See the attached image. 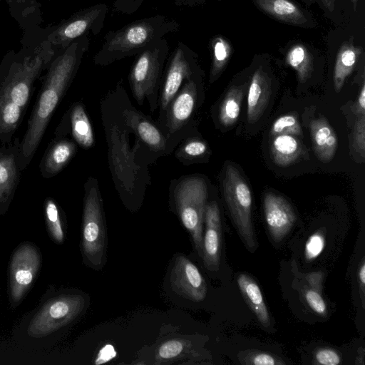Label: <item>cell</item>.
<instances>
[{"mask_svg":"<svg viewBox=\"0 0 365 365\" xmlns=\"http://www.w3.org/2000/svg\"><path fill=\"white\" fill-rule=\"evenodd\" d=\"M90 46L88 35L73 41L49 64L26 133L20 140L19 163L25 170L42 140L48 123L73 78L85 53Z\"/></svg>","mask_w":365,"mask_h":365,"instance_id":"1","label":"cell"},{"mask_svg":"<svg viewBox=\"0 0 365 365\" xmlns=\"http://www.w3.org/2000/svg\"><path fill=\"white\" fill-rule=\"evenodd\" d=\"M44 42L33 53L15 58L0 67V142L6 144L21 124L34 83L52 61L53 51Z\"/></svg>","mask_w":365,"mask_h":365,"instance_id":"2","label":"cell"},{"mask_svg":"<svg viewBox=\"0 0 365 365\" xmlns=\"http://www.w3.org/2000/svg\"><path fill=\"white\" fill-rule=\"evenodd\" d=\"M179 29L178 21L163 15L135 20L106 34L101 47L94 56V63L106 66L126 57L137 56L166 35Z\"/></svg>","mask_w":365,"mask_h":365,"instance_id":"3","label":"cell"},{"mask_svg":"<svg viewBox=\"0 0 365 365\" xmlns=\"http://www.w3.org/2000/svg\"><path fill=\"white\" fill-rule=\"evenodd\" d=\"M107 237L102 202L98 189L87 190L84 200L81 252L83 261L94 269H101L106 260Z\"/></svg>","mask_w":365,"mask_h":365,"instance_id":"4","label":"cell"},{"mask_svg":"<svg viewBox=\"0 0 365 365\" xmlns=\"http://www.w3.org/2000/svg\"><path fill=\"white\" fill-rule=\"evenodd\" d=\"M80 294H61L43 302L31 318L27 333L34 338L51 335L76 319L85 307Z\"/></svg>","mask_w":365,"mask_h":365,"instance_id":"5","label":"cell"},{"mask_svg":"<svg viewBox=\"0 0 365 365\" xmlns=\"http://www.w3.org/2000/svg\"><path fill=\"white\" fill-rule=\"evenodd\" d=\"M223 193L237 230L246 247L256 248L252 222V195L250 189L238 170L229 165L223 180Z\"/></svg>","mask_w":365,"mask_h":365,"instance_id":"6","label":"cell"},{"mask_svg":"<svg viewBox=\"0 0 365 365\" xmlns=\"http://www.w3.org/2000/svg\"><path fill=\"white\" fill-rule=\"evenodd\" d=\"M207 195L205 182L197 177L183 180L175 190V202L181 221L201 257Z\"/></svg>","mask_w":365,"mask_h":365,"instance_id":"7","label":"cell"},{"mask_svg":"<svg viewBox=\"0 0 365 365\" xmlns=\"http://www.w3.org/2000/svg\"><path fill=\"white\" fill-rule=\"evenodd\" d=\"M41 264V253L31 242L20 244L14 251L8 272L9 296L13 308L21 303L33 286Z\"/></svg>","mask_w":365,"mask_h":365,"instance_id":"8","label":"cell"},{"mask_svg":"<svg viewBox=\"0 0 365 365\" xmlns=\"http://www.w3.org/2000/svg\"><path fill=\"white\" fill-rule=\"evenodd\" d=\"M169 50L168 41L163 38L137 55L130 71V81L139 103L156 87Z\"/></svg>","mask_w":365,"mask_h":365,"instance_id":"9","label":"cell"},{"mask_svg":"<svg viewBox=\"0 0 365 365\" xmlns=\"http://www.w3.org/2000/svg\"><path fill=\"white\" fill-rule=\"evenodd\" d=\"M108 6L100 3L83 9L61 22L48 36V42L63 49L90 33L97 36L103 29Z\"/></svg>","mask_w":365,"mask_h":365,"instance_id":"10","label":"cell"},{"mask_svg":"<svg viewBox=\"0 0 365 365\" xmlns=\"http://www.w3.org/2000/svg\"><path fill=\"white\" fill-rule=\"evenodd\" d=\"M170 282L180 296L193 302H201L207 294V284L198 268L187 257L180 255L171 269Z\"/></svg>","mask_w":365,"mask_h":365,"instance_id":"11","label":"cell"},{"mask_svg":"<svg viewBox=\"0 0 365 365\" xmlns=\"http://www.w3.org/2000/svg\"><path fill=\"white\" fill-rule=\"evenodd\" d=\"M194 53L187 45L178 42L173 52L165 74L161 107L167 108L178 91L184 80L193 74Z\"/></svg>","mask_w":365,"mask_h":365,"instance_id":"12","label":"cell"},{"mask_svg":"<svg viewBox=\"0 0 365 365\" xmlns=\"http://www.w3.org/2000/svg\"><path fill=\"white\" fill-rule=\"evenodd\" d=\"M19 144L15 139L0 148V215L8 210L19 182Z\"/></svg>","mask_w":365,"mask_h":365,"instance_id":"13","label":"cell"},{"mask_svg":"<svg viewBox=\"0 0 365 365\" xmlns=\"http://www.w3.org/2000/svg\"><path fill=\"white\" fill-rule=\"evenodd\" d=\"M264 219L269 235L279 242L289 232L296 215L289 202L280 195L267 192L263 201Z\"/></svg>","mask_w":365,"mask_h":365,"instance_id":"14","label":"cell"},{"mask_svg":"<svg viewBox=\"0 0 365 365\" xmlns=\"http://www.w3.org/2000/svg\"><path fill=\"white\" fill-rule=\"evenodd\" d=\"M204 222L202 257L207 269L217 271L220 266L222 230L220 211L215 202L206 205Z\"/></svg>","mask_w":365,"mask_h":365,"instance_id":"15","label":"cell"},{"mask_svg":"<svg viewBox=\"0 0 365 365\" xmlns=\"http://www.w3.org/2000/svg\"><path fill=\"white\" fill-rule=\"evenodd\" d=\"M76 150V146L73 141L56 135L40 161L41 176L48 179L57 175L70 161Z\"/></svg>","mask_w":365,"mask_h":365,"instance_id":"16","label":"cell"},{"mask_svg":"<svg viewBox=\"0 0 365 365\" xmlns=\"http://www.w3.org/2000/svg\"><path fill=\"white\" fill-rule=\"evenodd\" d=\"M271 96V80L260 68L254 73L247 96V120L257 122L263 114Z\"/></svg>","mask_w":365,"mask_h":365,"instance_id":"17","label":"cell"},{"mask_svg":"<svg viewBox=\"0 0 365 365\" xmlns=\"http://www.w3.org/2000/svg\"><path fill=\"white\" fill-rule=\"evenodd\" d=\"M310 133L314 151L319 160L329 162L338 147L337 135L329 122L320 117L310 123Z\"/></svg>","mask_w":365,"mask_h":365,"instance_id":"18","label":"cell"},{"mask_svg":"<svg viewBox=\"0 0 365 365\" xmlns=\"http://www.w3.org/2000/svg\"><path fill=\"white\" fill-rule=\"evenodd\" d=\"M237 282L244 299L261 325L269 329L272 326L271 318L257 282L250 275L240 273L237 276Z\"/></svg>","mask_w":365,"mask_h":365,"instance_id":"19","label":"cell"},{"mask_svg":"<svg viewBox=\"0 0 365 365\" xmlns=\"http://www.w3.org/2000/svg\"><path fill=\"white\" fill-rule=\"evenodd\" d=\"M195 98L196 83L190 77L172 103L169 118L171 132L178 130L189 118L195 107Z\"/></svg>","mask_w":365,"mask_h":365,"instance_id":"20","label":"cell"},{"mask_svg":"<svg viewBox=\"0 0 365 365\" xmlns=\"http://www.w3.org/2000/svg\"><path fill=\"white\" fill-rule=\"evenodd\" d=\"M302 151L300 142L294 135L280 134L274 136L271 143V154L274 163L287 167L299 157Z\"/></svg>","mask_w":365,"mask_h":365,"instance_id":"21","label":"cell"},{"mask_svg":"<svg viewBox=\"0 0 365 365\" xmlns=\"http://www.w3.org/2000/svg\"><path fill=\"white\" fill-rule=\"evenodd\" d=\"M361 48L354 46L351 43H343L338 52L334 72V86L336 92L342 88L346 78L352 72Z\"/></svg>","mask_w":365,"mask_h":365,"instance_id":"22","label":"cell"},{"mask_svg":"<svg viewBox=\"0 0 365 365\" xmlns=\"http://www.w3.org/2000/svg\"><path fill=\"white\" fill-rule=\"evenodd\" d=\"M257 5L273 17L294 24L307 22L303 13L289 0H255Z\"/></svg>","mask_w":365,"mask_h":365,"instance_id":"23","label":"cell"},{"mask_svg":"<svg viewBox=\"0 0 365 365\" xmlns=\"http://www.w3.org/2000/svg\"><path fill=\"white\" fill-rule=\"evenodd\" d=\"M71 133L82 147L88 148L93 145L94 135L88 117L83 106L76 103L70 112Z\"/></svg>","mask_w":365,"mask_h":365,"instance_id":"24","label":"cell"},{"mask_svg":"<svg viewBox=\"0 0 365 365\" xmlns=\"http://www.w3.org/2000/svg\"><path fill=\"white\" fill-rule=\"evenodd\" d=\"M43 209L46 225L51 240L56 244H63L65 233L57 203L53 198L47 197L44 201Z\"/></svg>","mask_w":365,"mask_h":365,"instance_id":"25","label":"cell"},{"mask_svg":"<svg viewBox=\"0 0 365 365\" xmlns=\"http://www.w3.org/2000/svg\"><path fill=\"white\" fill-rule=\"evenodd\" d=\"M243 91L240 87L234 86L226 94L220 109V120L225 126L235 124L240 113Z\"/></svg>","mask_w":365,"mask_h":365,"instance_id":"26","label":"cell"},{"mask_svg":"<svg viewBox=\"0 0 365 365\" xmlns=\"http://www.w3.org/2000/svg\"><path fill=\"white\" fill-rule=\"evenodd\" d=\"M287 63L293 68L300 82H305L312 72V61L307 48L299 44L294 45L288 51Z\"/></svg>","mask_w":365,"mask_h":365,"instance_id":"27","label":"cell"},{"mask_svg":"<svg viewBox=\"0 0 365 365\" xmlns=\"http://www.w3.org/2000/svg\"><path fill=\"white\" fill-rule=\"evenodd\" d=\"M213 52L212 66L210 73V81H213L227 63L231 48L229 43L221 37H217L212 42Z\"/></svg>","mask_w":365,"mask_h":365,"instance_id":"28","label":"cell"},{"mask_svg":"<svg viewBox=\"0 0 365 365\" xmlns=\"http://www.w3.org/2000/svg\"><path fill=\"white\" fill-rule=\"evenodd\" d=\"M239 361L246 365H282L285 362L276 355L258 350H246L238 354Z\"/></svg>","mask_w":365,"mask_h":365,"instance_id":"29","label":"cell"},{"mask_svg":"<svg viewBox=\"0 0 365 365\" xmlns=\"http://www.w3.org/2000/svg\"><path fill=\"white\" fill-rule=\"evenodd\" d=\"M270 134L272 136L280 134L301 136L302 132L297 118L294 115L287 114L275 120L271 127Z\"/></svg>","mask_w":365,"mask_h":365,"instance_id":"30","label":"cell"},{"mask_svg":"<svg viewBox=\"0 0 365 365\" xmlns=\"http://www.w3.org/2000/svg\"><path fill=\"white\" fill-rule=\"evenodd\" d=\"M186 349V344L180 339H170L160 345L157 350L156 360L158 364L180 357Z\"/></svg>","mask_w":365,"mask_h":365,"instance_id":"31","label":"cell"},{"mask_svg":"<svg viewBox=\"0 0 365 365\" xmlns=\"http://www.w3.org/2000/svg\"><path fill=\"white\" fill-rule=\"evenodd\" d=\"M136 130L141 139L154 148H161L164 139L159 130L150 123L142 120L138 123Z\"/></svg>","mask_w":365,"mask_h":365,"instance_id":"32","label":"cell"},{"mask_svg":"<svg viewBox=\"0 0 365 365\" xmlns=\"http://www.w3.org/2000/svg\"><path fill=\"white\" fill-rule=\"evenodd\" d=\"M325 247V236L322 231L312 235L307 240L304 247V256L307 261L315 259Z\"/></svg>","mask_w":365,"mask_h":365,"instance_id":"33","label":"cell"},{"mask_svg":"<svg viewBox=\"0 0 365 365\" xmlns=\"http://www.w3.org/2000/svg\"><path fill=\"white\" fill-rule=\"evenodd\" d=\"M353 144L355 150L364 158L365 153V115H359L353 129Z\"/></svg>","mask_w":365,"mask_h":365,"instance_id":"34","label":"cell"},{"mask_svg":"<svg viewBox=\"0 0 365 365\" xmlns=\"http://www.w3.org/2000/svg\"><path fill=\"white\" fill-rule=\"evenodd\" d=\"M304 298L314 312L322 317L327 315V304L322 295L317 291L313 289H307L304 292Z\"/></svg>","mask_w":365,"mask_h":365,"instance_id":"35","label":"cell"},{"mask_svg":"<svg viewBox=\"0 0 365 365\" xmlns=\"http://www.w3.org/2000/svg\"><path fill=\"white\" fill-rule=\"evenodd\" d=\"M316 364L322 365H338L341 363V356L334 349L327 347L317 349L314 354Z\"/></svg>","mask_w":365,"mask_h":365,"instance_id":"36","label":"cell"},{"mask_svg":"<svg viewBox=\"0 0 365 365\" xmlns=\"http://www.w3.org/2000/svg\"><path fill=\"white\" fill-rule=\"evenodd\" d=\"M146 0H114L113 9L123 14L130 15L138 11Z\"/></svg>","mask_w":365,"mask_h":365,"instance_id":"37","label":"cell"},{"mask_svg":"<svg viewBox=\"0 0 365 365\" xmlns=\"http://www.w3.org/2000/svg\"><path fill=\"white\" fill-rule=\"evenodd\" d=\"M206 150V144L200 140L190 141L184 147L185 153L190 156H198L202 155Z\"/></svg>","mask_w":365,"mask_h":365,"instance_id":"38","label":"cell"},{"mask_svg":"<svg viewBox=\"0 0 365 365\" xmlns=\"http://www.w3.org/2000/svg\"><path fill=\"white\" fill-rule=\"evenodd\" d=\"M357 279L360 291V297L361 300L362 307L364 308L365 303V261L362 258L359 266L357 272Z\"/></svg>","mask_w":365,"mask_h":365,"instance_id":"39","label":"cell"},{"mask_svg":"<svg viewBox=\"0 0 365 365\" xmlns=\"http://www.w3.org/2000/svg\"><path fill=\"white\" fill-rule=\"evenodd\" d=\"M116 355L113 346L108 344L103 346L98 353V357L95 361L96 364H103L108 361Z\"/></svg>","mask_w":365,"mask_h":365,"instance_id":"40","label":"cell"},{"mask_svg":"<svg viewBox=\"0 0 365 365\" xmlns=\"http://www.w3.org/2000/svg\"><path fill=\"white\" fill-rule=\"evenodd\" d=\"M355 110L359 115H365V85L362 83L357 102L355 105Z\"/></svg>","mask_w":365,"mask_h":365,"instance_id":"41","label":"cell"},{"mask_svg":"<svg viewBox=\"0 0 365 365\" xmlns=\"http://www.w3.org/2000/svg\"><path fill=\"white\" fill-rule=\"evenodd\" d=\"M197 0H175V3L179 6H188L193 5Z\"/></svg>","mask_w":365,"mask_h":365,"instance_id":"42","label":"cell"},{"mask_svg":"<svg viewBox=\"0 0 365 365\" xmlns=\"http://www.w3.org/2000/svg\"><path fill=\"white\" fill-rule=\"evenodd\" d=\"M351 1L355 4L356 2V0H351Z\"/></svg>","mask_w":365,"mask_h":365,"instance_id":"43","label":"cell"}]
</instances>
